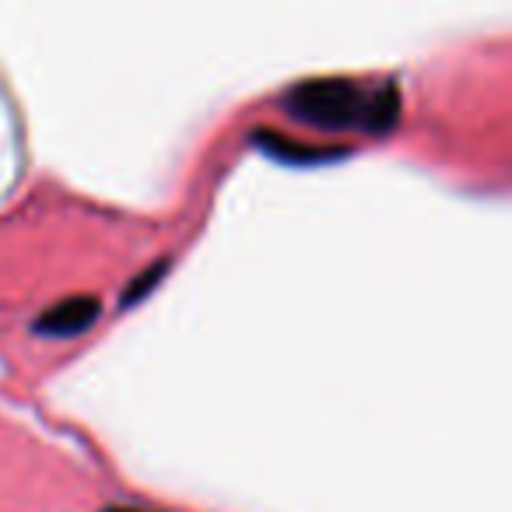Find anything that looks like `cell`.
Instances as JSON below:
<instances>
[{"mask_svg":"<svg viewBox=\"0 0 512 512\" xmlns=\"http://www.w3.org/2000/svg\"><path fill=\"white\" fill-rule=\"evenodd\" d=\"M285 109L320 130L386 134L400 120V88L393 81L369 88L351 78H313L285 95Z\"/></svg>","mask_w":512,"mask_h":512,"instance_id":"cell-1","label":"cell"},{"mask_svg":"<svg viewBox=\"0 0 512 512\" xmlns=\"http://www.w3.org/2000/svg\"><path fill=\"white\" fill-rule=\"evenodd\" d=\"M99 309H102V302L95 299V295H71V299H64V302H53L32 327L46 337H74V334H85V330L99 320Z\"/></svg>","mask_w":512,"mask_h":512,"instance_id":"cell-2","label":"cell"},{"mask_svg":"<svg viewBox=\"0 0 512 512\" xmlns=\"http://www.w3.org/2000/svg\"><path fill=\"white\" fill-rule=\"evenodd\" d=\"M165 267H169V264H165V260H158V264L151 267L148 274H137V278H134V285H130V288H127V295H123V302H127V306H130V302H137L144 292H151V288H155V281L165 274Z\"/></svg>","mask_w":512,"mask_h":512,"instance_id":"cell-3","label":"cell"},{"mask_svg":"<svg viewBox=\"0 0 512 512\" xmlns=\"http://www.w3.org/2000/svg\"><path fill=\"white\" fill-rule=\"evenodd\" d=\"M106 512H141V509H123V505H109Z\"/></svg>","mask_w":512,"mask_h":512,"instance_id":"cell-4","label":"cell"}]
</instances>
